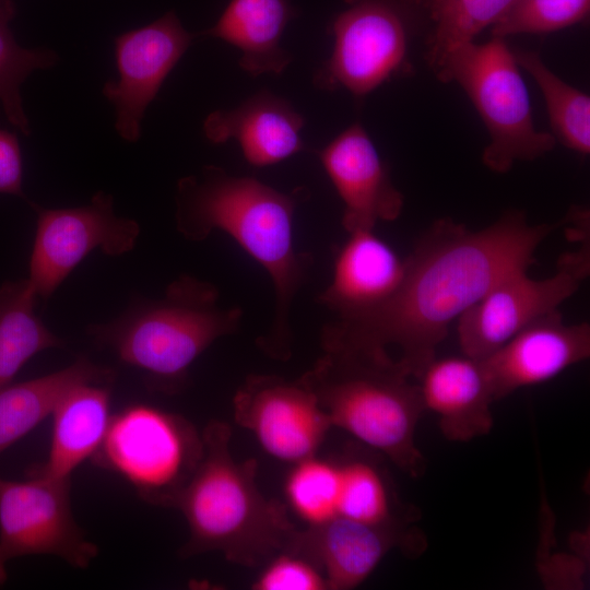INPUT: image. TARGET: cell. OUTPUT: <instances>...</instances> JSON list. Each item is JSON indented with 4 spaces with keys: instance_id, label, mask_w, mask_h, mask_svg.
<instances>
[{
    "instance_id": "obj_19",
    "label": "cell",
    "mask_w": 590,
    "mask_h": 590,
    "mask_svg": "<svg viewBox=\"0 0 590 590\" xmlns=\"http://www.w3.org/2000/svg\"><path fill=\"white\" fill-rule=\"evenodd\" d=\"M304 117L284 98L261 91L235 108L212 111L203 122L209 141L235 140L252 166L278 164L305 150Z\"/></svg>"
},
{
    "instance_id": "obj_5",
    "label": "cell",
    "mask_w": 590,
    "mask_h": 590,
    "mask_svg": "<svg viewBox=\"0 0 590 590\" xmlns=\"http://www.w3.org/2000/svg\"><path fill=\"white\" fill-rule=\"evenodd\" d=\"M243 314L239 307L220 305L214 284L181 274L162 298L139 302L113 321L90 326L87 332L121 362L142 370L153 387L173 392L212 343L239 329Z\"/></svg>"
},
{
    "instance_id": "obj_15",
    "label": "cell",
    "mask_w": 590,
    "mask_h": 590,
    "mask_svg": "<svg viewBox=\"0 0 590 590\" xmlns=\"http://www.w3.org/2000/svg\"><path fill=\"white\" fill-rule=\"evenodd\" d=\"M318 156L343 202L342 226L346 233L374 229L378 222H391L401 215L404 196L393 185L361 123L344 129Z\"/></svg>"
},
{
    "instance_id": "obj_20",
    "label": "cell",
    "mask_w": 590,
    "mask_h": 590,
    "mask_svg": "<svg viewBox=\"0 0 590 590\" xmlns=\"http://www.w3.org/2000/svg\"><path fill=\"white\" fill-rule=\"evenodd\" d=\"M338 251L328 287L318 295L319 304L337 317L374 309L399 288L405 274L402 259L374 229L347 233Z\"/></svg>"
},
{
    "instance_id": "obj_13",
    "label": "cell",
    "mask_w": 590,
    "mask_h": 590,
    "mask_svg": "<svg viewBox=\"0 0 590 590\" xmlns=\"http://www.w3.org/2000/svg\"><path fill=\"white\" fill-rule=\"evenodd\" d=\"M586 278L558 264L544 279L528 270L509 274L491 287L457 320L461 353L483 359L536 319L554 311L571 297Z\"/></svg>"
},
{
    "instance_id": "obj_17",
    "label": "cell",
    "mask_w": 590,
    "mask_h": 590,
    "mask_svg": "<svg viewBox=\"0 0 590 590\" xmlns=\"http://www.w3.org/2000/svg\"><path fill=\"white\" fill-rule=\"evenodd\" d=\"M420 534L406 526H373L337 519L297 529L287 550L309 557L322 571L330 590H350L363 583L393 548L422 550Z\"/></svg>"
},
{
    "instance_id": "obj_23",
    "label": "cell",
    "mask_w": 590,
    "mask_h": 590,
    "mask_svg": "<svg viewBox=\"0 0 590 590\" xmlns=\"http://www.w3.org/2000/svg\"><path fill=\"white\" fill-rule=\"evenodd\" d=\"M85 380H114V373L85 357L58 371L0 389V453L51 414L63 393Z\"/></svg>"
},
{
    "instance_id": "obj_14",
    "label": "cell",
    "mask_w": 590,
    "mask_h": 590,
    "mask_svg": "<svg viewBox=\"0 0 590 590\" xmlns=\"http://www.w3.org/2000/svg\"><path fill=\"white\" fill-rule=\"evenodd\" d=\"M194 38L173 11L115 38L118 79L102 92L115 106V128L123 140H139L148 106Z\"/></svg>"
},
{
    "instance_id": "obj_28",
    "label": "cell",
    "mask_w": 590,
    "mask_h": 590,
    "mask_svg": "<svg viewBox=\"0 0 590 590\" xmlns=\"http://www.w3.org/2000/svg\"><path fill=\"white\" fill-rule=\"evenodd\" d=\"M590 0H515L489 28L492 37L550 34L583 23Z\"/></svg>"
},
{
    "instance_id": "obj_4",
    "label": "cell",
    "mask_w": 590,
    "mask_h": 590,
    "mask_svg": "<svg viewBox=\"0 0 590 590\" xmlns=\"http://www.w3.org/2000/svg\"><path fill=\"white\" fill-rule=\"evenodd\" d=\"M323 354L299 379L332 427L380 452L412 477L426 468L415 433L424 408L416 380L389 355L343 346Z\"/></svg>"
},
{
    "instance_id": "obj_30",
    "label": "cell",
    "mask_w": 590,
    "mask_h": 590,
    "mask_svg": "<svg viewBox=\"0 0 590 590\" xmlns=\"http://www.w3.org/2000/svg\"><path fill=\"white\" fill-rule=\"evenodd\" d=\"M22 180L23 164L19 140L14 133L0 129V193L25 199Z\"/></svg>"
},
{
    "instance_id": "obj_25",
    "label": "cell",
    "mask_w": 590,
    "mask_h": 590,
    "mask_svg": "<svg viewBox=\"0 0 590 590\" xmlns=\"http://www.w3.org/2000/svg\"><path fill=\"white\" fill-rule=\"evenodd\" d=\"M37 297L28 279L0 286V389L10 385L35 354L63 345L36 316Z\"/></svg>"
},
{
    "instance_id": "obj_6",
    "label": "cell",
    "mask_w": 590,
    "mask_h": 590,
    "mask_svg": "<svg viewBox=\"0 0 590 590\" xmlns=\"http://www.w3.org/2000/svg\"><path fill=\"white\" fill-rule=\"evenodd\" d=\"M467 94L488 134L482 163L508 173L517 162H532L553 151L551 132L535 127L528 87L505 38L465 43L451 50L434 72Z\"/></svg>"
},
{
    "instance_id": "obj_9",
    "label": "cell",
    "mask_w": 590,
    "mask_h": 590,
    "mask_svg": "<svg viewBox=\"0 0 590 590\" xmlns=\"http://www.w3.org/2000/svg\"><path fill=\"white\" fill-rule=\"evenodd\" d=\"M287 506L306 527L337 519L373 526H408L389 480L363 456L320 458L292 465L285 480Z\"/></svg>"
},
{
    "instance_id": "obj_29",
    "label": "cell",
    "mask_w": 590,
    "mask_h": 590,
    "mask_svg": "<svg viewBox=\"0 0 590 590\" xmlns=\"http://www.w3.org/2000/svg\"><path fill=\"white\" fill-rule=\"evenodd\" d=\"M255 590H326L320 568L306 555L285 550L270 558L252 583Z\"/></svg>"
},
{
    "instance_id": "obj_7",
    "label": "cell",
    "mask_w": 590,
    "mask_h": 590,
    "mask_svg": "<svg viewBox=\"0 0 590 590\" xmlns=\"http://www.w3.org/2000/svg\"><path fill=\"white\" fill-rule=\"evenodd\" d=\"M202 453V434L188 420L132 404L111 416L93 460L125 479L143 500L174 507Z\"/></svg>"
},
{
    "instance_id": "obj_22",
    "label": "cell",
    "mask_w": 590,
    "mask_h": 590,
    "mask_svg": "<svg viewBox=\"0 0 590 590\" xmlns=\"http://www.w3.org/2000/svg\"><path fill=\"white\" fill-rule=\"evenodd\" d=\"M296 13L292 0H231L213 26L194 35L235 46L251 75L280 74L293 59L281 40Z\"/></svg>"
},
{
    "instance_id": "obj_2",
    "label": "cell",
    "mask_w": 590,
    "mask_h": 590,
    "mask_svg": "<svg viewBox=\"0 0 590 590\" xmlns=\"http://www.w3.org/2000/svg\"><path fill=\"white\" fill-rule=\"evenodd\" d=\"M304 197L303 189L283 192L215 165L180 178L175 192L176 227L186 239L202 241L221 231L268 273L274 310L258 343L279 358L290 355L292 306L314 262L311 253L297 250L294 241V214Z\"/></svg>"
},
{
    "instance_id": "obj_24",
    "label": "cell",
    "mask_w": 590,
    "mask_h": 590,
    "mask_svg": "<svg viewBox=\"0 0 590 590\" xmlns=\"http://www.w3.org/2000/svg\"><path fill=\"white\" fill-rule=\"evenodd\" d=\"M426 26L424 58L433 73L460 45L475 40L515 0H401Z\"/></svg>"
},
{
    "instance_id": "obj_27",
    "label": "cell",
    "mask_w": 590,
    "mask_h": 590,
    "mask_svg": "<svg viewBox=\"0 0 590 590\" xmlns=\"http://www.w3.org/2000/svg\"><path fill=\"white\" fill-rule=\"evenodd\" d=\"M15 13L12 0H0V103L9 122L30 135L21 86L34 70L54 67L59 57L49 48L27 49L17 45L9 26Z\"/></svg>"
},
{
    "instance_id": "obj_8",
    "label": "cell",
    "mask_w": 590,
    "mask_h": 590,
    "mask_svg": "<svg viewBox=\"0 0 590 590\" xmlns=\"http://www.w3.org/2000/svg\"><path fill=\"white\" fill-rule=\"evenodd\" d=\"M333 19L330 57L314 76L323 91L364 97L384 83L412 73L410 43L414 20L401 0H343Z\"/></svg>"
},
{
    "instance_id": "obj_3",
    "label": "cell",
    "mask_w": 590,
    "mask_h": 590,
    "mask_svg": "<svg viewBox=\"0 0 590 590\" xmlns=\"http://www.w3.org/2000/svg\"><path fill=\"white\" fill-rule=\"evenodd\" d=\"M231 436L229 426L219 421L202 433L201 460L174 505L190 532L180 553L214 551L246 567L263 566L290 547L297 528L286 507L259 489L256 460L232 457Z\"/></svg>"
},
{
    "instance_id": "obj_10",
    "label": "cell",
    "mask_w": 590,
    "mask_h": 590,
    "mask_svg": "<svg viewBox=\"0 0 590 590\" xmlns=\"http://www.w3.org/2000/svg\"><path fill=\"white\" fill-rule=\"evenodd\" d=\"M37 213L30 259V278L38 297L48 299L73 269L94 249L121 256L133 249L140 234L137 221L117 216L114 199L97 191L88 204L45 209Z\"/></svg>"
},
{
    "instance_id": "obj_16",
    "label": "cell",
    "mask_w": 590,
    "mask_h": 590,
    "mask_svg": "<svg viewBox=\"0 0 590 590\" xmlns=\"http://www.w3.org/2000/svg\"><path fill=\"white\" fill-rule=\"evenodd\" d=\"M589 356L590 324L566 323L557 309L480 361L498 401L523 387L545 382Z\"/></svg>"
},
{
    "instance_id": "obj_12",
    "label": "cell",
    "mask_w": 590,
    "mask_h": 590,
    "mask_svg": "<svg viewBox=\"0 0 590 590\" xmlns=\"http://www.w3.org/2000/svg\"><path fill=\"white\" fill-rule=\"evenodd\" d=\"M234 417L276 460L294 464L317 455L332 424L298 378L251 375L233 399Z\"/></svg>"
},
{
    "instance_id": "obj_21",
    "label": "cell",
    "mask_w": 590,
    "mask_h": 590,
    "mask_svg": "<svg viewBox=\"0 0 590 590\" xmlns=\"http://www.w3.org/2000/svg\"><path fill=\"white\" fill-rule=\"evenodd\" d=\"M109 380H85L70 387L55 405L51 440L45 462L27 476L70 479L83 461L93 458L107 433L111 414Z\"/></svg>"
},
{
    "instance_id": "obj_1",
    "label": "cell",
    "mask_w": 590,
    "mask_h": 590,
    "mask_svg": "<svg viewBox=\"0 0 590 590\" xmlns=\"http://www.w3.org/2000/svg\"><path fill=\"white\" fill-rule=\"evenodd\" d=\"M552 229L518 210L481 229L438 219L405 258L397 292L374 309L327 323L321 345L388 354L416 380L451 323L497 282L529 270Z\"/></svg>"
},
{
    "instance_id": "obj_11",
    "label": "cell",
    "mask_w": 590,
    "mask_h": 590,
    "mask_svg": "<svg viewBox=\"0 0 590 590\" xmlns=\"http://www.w3.org/2000/svg\"><path fill=\"white\" fill-rule=\"evenodd\" d=\"M70 479L28 476L16 482L0 477V562L33 554L56 555L86 568L97 555L74 521Z\"/></svg>"
},
{
    "instance_id": "obj_31",
    "label": "cell",
    "mask_w": 590,
    "mask_h": 590,
    "mask_svg": "<svg viewBox=\"0 0 590 590\" xmlns=\"http://www.w3.org/2000/svg\"><path fill=\"white\" fill-rule=\"evenodd\" d=\"M5 579H7L5 565L0 562V586L5 581Z\"/></svg>"
},
{
    "instance_id": "obj_26",
    "label": "cell",
    "mask_w": 590,
    "mask_h": 590,
    "mask_svg": "<svg viewBox=\"0 0 590 590\" xmlns=\"http://www.w3.org/2000/svg\"><path fill=\"white\" fill-rule=\"evenodd\" d=\"M515 58L538 85L556 142L580 154L590 153V97L554 73L538 51L514 50Z\"/></svg>"
},
{
    "instance_id": "obj_18",
    "label": "cell",
    "mask_w": 590,
    "mask_h": 590,
    "mask_svg": "<svg viewBox=\"0 0 590 590\" xmlns=\"http://www.w3.org/2000/svg\"><path fill=\"white\" fill-rule=\"evenodd\" d=\"M424 411L438 420L451 441H470L493 428L495 402L480 359L464 354L437 356L416 379Z\"/></svg>"
}]
</instances>
